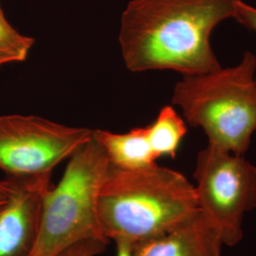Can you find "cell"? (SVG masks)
Returning a JSON list of instances; mask_svg holds the SVG:
<instances>
[{
  "mask_svg": "<svg viewBox=\"0 0 256 256\" xmlns=\"http://www.w3.org/2000/svg\"><path fill=\"white\" fill-rule=\"evenodd\" d=\"M238 0H131L119 42L132 72L203 74L221 68L210 46L214 28L232 18Z\"/></svg>",
  "mask_w": 256,
  "mask_h": 256,
  "instance_id": "cell-1",
  "label": "cell"
},
{
  "mask_svg": "<svg viewBox=\"0 0 256 256\" xmlns=\"http://www.w3.org/2000/svg\"><path fill=\"white\" fill-rule=\"evenodd\" d=\"M93 138L100 144L114 167L135 170L155 164L158 160L147 136L146 126L126 133L93 130Z\"/></svg>",
  "mask_w": 256,
  "mask_h": 256,
  "instance_id": "cell-9",
  "label": "cell"
},
{
  "mask_svg": "<svg viewBox=\"0 0 256 256\" xmlns=\"http://www.w3.org/2000/svg\"><path fill=\"white\" fill-rule=\"evenodd\" d=\"M256 56L246 52L234 66L182 75L172 104L186 122L204 130L208 144L244 156L256 130Z\"/></svg>",
  "mask_w": 256,
  "mask_h": 256,
  "instance_id": "cell-3",
  "label": "cell"
},
{
  "mask_svg": "<svg viewBox=\"0 0 256 256\" xmlns=\"http://www.w3.org/2000/svg\"><path fill=\"white\" fill-rule=\"evenodd\" d=\"M149 142L158 158H174L187 133L186 122L170 106L162 108L155 120L146 126Z\"/></svg>",
  "mask_w": 256,
  "mask_h": 256,
  "instance_id": "cell-10",
  "label": "cell"
},
{
  "mask_svg": "<svg viewBox=\"0 0 256 256\" xmlns=\"http://www.w3.org/2000/svg\"><path fill=\"white\" fill-rule=\"evenodd\" d=\"M194 176L198 209L220 230L223 244L243 238L244 214L256 207V167L244 158L208 144L196 158Z\"/></svg>",
  "mask_w": 256,
  "mask_h": 256,
  "instance_id": "cell-5",
  "label": "cell"
},
{
  "mask_svg": "<svg viewBox=\"0 0 256 256\" xmlns=\"http://www.w3.org/2000/svg\"><path fill=\"white\" fill-rule=\"evenodd\" d=\"M108 240L92 238L84 239L70 247L66 248L54 256H97L104 252Z\"/></svg>",
  "mask_w": 256,
  "mask_h": 256,
  "instance_id": "cell-12",
  "label": "cell"
},
{
  "mask_svg": "<svg viewBox=\"0 0 256 256\" xmlns=\"http://www.w3.org/2000/svg\"><path fill=\"white\" fill-rule=\"evenodd\" d=\"M52 176L14 178L9 203L0 212V256H32L39 234L42 202Z\"/></svg>",
  "mask_w": 256,
  "mask_h": 256,
  "instance_id": "cell-7",
  "label": "cell"
},
{
  "mask_svg": "<svg viewBox=\"0 0 256 256\" xmlns=\"http://www.w3.org/2000/svg\"><path fill=\"white\" fill-rule=\"evenodd\" d=\"M92 135V129L37 116H0V169L16 178L52 176Z\"/></svg>",
  "mask_w": 256,
  "mask_h": 256,
  "instance_id": "cell-6",
  "label": "cell"
},
{
  "mask_svg": "<svg viewBox=\"0 0 256 256\" xmlns=\"http://www.w3.org/2000/svg\"><path fill=\"white\" fill-rule=\"evenodd\" d=\"M14 178L10 176L6 180H0V212L9 203L14 190Z\"/></svg>",
  "mask_w": 256,
  "mask_h": 256,
  "instance_id": "cell-14",
  "label": "cell"
},
{
  "mask_svg": "<svg viewBox=\"0 0 256 256\" xmlns=\"http://www.w3.org/2000/svg\"><path fill=\"white\" fill-rule=\"evenodd\" d=\"M34 45V39L18 32L0 8V68L25 61Z\"/></svg>",
  "mask_w": 256,
  "mask_h": 256,
  "instance_id": "cell-11",
  "label": "cell"
},
{
  "mask_svg": "<svg viewBox=\"0 0 256 256\" xmlns=\"http://www.w3.org/2000/svg\"><path fill=\"white\" fill-rule=\"evenodd\" d=\"M220 230L202 212L191 216L164 234L133 245L134 256H221Z\"/></svg>",
  "mask_w": 256,
  "mask_h": 256,
  "instance_id": "cell-8",
  "label": "cell"
},
{
  "mask_svg": "<svg viewBox=\"0 0 256 256\" xmlns=\"http://www.w3.org/2000/svg\"></svg>",
  "mask_w": 256,
  "mask_h": 256,
  "instance_id": "cell-16",
  "label": "cell"
},
{
  "mask_svg": "<svg viewBox=\"0 0 256 256\" xmlns=\"http://www.w3.org/2000/svg\"><path fill=\"white\" fill-rule=\"evenodd\" d=\"M240 24L256 32V8L245 3L242 0H238L234 7V18Z\"/></svg>",
  "mask_w": 256,
  "mask_h": 256,
  "instance_id": "cell-13",
  "label": "cell"
},
{
  "mask_svg": "<svg viewBox=\"0 0 256 256\" xmlns=\"http://www.w3.org/2000/svg\"><path fill=\"white\" fill-rule=\"evenodd\" d=\"M196 210L194 185L156 164L135 170L111 165L98 198L102 236L133 245L164 234Z\"/></svg>",
  "mask_w": 256,
  "mask_h": 256,
  "instance_id": "cell-2",
  "label": "cell"
},
{
  "mask_svg": "<svg viewBox=\"0 0 256 256\" xmlns=\"http://www.w3.org/2000/svg\"><path fill=\"white\" fill-rule=\"evenodd\" d=\"M111 164L92 138L72 155L56 186L45 192L39 234L32 256H54L88 238L106 239L98 218V198Z\"/></svg>",
  "mask_w": 256,
  "mask_h": 256,
  "instance_id": "cell-4",
  "label": "cell"
},
{
  "mask_svg": "<svg viewBox=\"0 0 256 256\" xmlns=\"http://www.w3.org/2000/svg\"><path fill=\"white\" fill-rule=\"evenodd\" d=\"M116 256H134L133 244L126 240H116Z\"/></svg>",
  "mask_w": 256,
  "mask_h": 256,
  "instance_id": "cell-15",
  "label": "cell"
}]
</instances>
